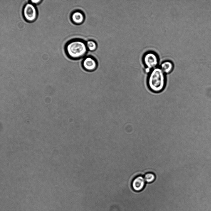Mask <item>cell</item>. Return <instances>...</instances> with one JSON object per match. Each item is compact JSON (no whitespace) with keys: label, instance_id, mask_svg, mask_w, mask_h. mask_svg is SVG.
Here are the masks:
<instances>
[{"label":"cell","instance_id":"cell-1","mask_svg":"<svg viewBox=\"0 0 211 211\" xmlns=\"http://www.w3.org/2000/svg\"><path fill=\"white\" fill-rule=\"evenodd\" d=\"M165 74L160 67L150 70L147 79V84L150 91L159 93L164 90L166 84Z\"/></svg>","mask_w":211,"mask_h":211},{"label":"cell","instance_id":"cell-2","mask_svg":"<svg viewBox=\"0 0 211 211\" xmlns=\"http://www.w3.org/2000/svg\"><path fill=\"white\" fill-rule=\"evenodd\" d=\"M87 49L86 44L81 40H71L65 46V51L67 56L73 59L83 57L86 54Z\"/></svg>","mask_w":211,"mask_h":211},{"label":"cell","instance_id":"cell-3","mask_svg":"<svg viewBox=\"0 0 211 211\" xmlns=\"http://www.w3.org/2000/svg\"><path fill=\"white\" fill-rule=\"evenodd\" d=\"M23 15L25 20L28 22H32L36 19L38 12L35 5L28 2L24 6Z\"/></svg>","mask_w":211,"mask_h":211},{"label":"cell","instance_id":"cell-4","mask_svg":"<svg viewBox=\"0 0 211 211\" xmlns=\"http://www.w3.org/2000/svg\"><path fill=\"white\" fill-rule=\"evenodd\" d=\"M143 62L146 68L149 70L157 67L158 63V58L157 54L153 52L146 53L143 58Z\"/></svg>","mask_w":211,"mask_h":211},{"label":"cell","instance_id":"cell-5","mask_svg":"<svg viewBox=\"0 0 211 211\" xmlns=\"http://www.w3.org/2000/svg\"><path fill=\"white\" fill-rule=\"evenodd\" d=\"M82 66L86 71L92 72L95 70L97 67V63L96 60L91 57H85L82 62Z\"/></svg>","mask_w":211,"mask_h":211},{"label":"cell","instance_id":"cell-6","mask_svg":"<svg viewBox=\"0 0 211 211\" xmlns=\"http://www.w3.org/2000/svg\"><path fill=\"white\" fill-rule=\"evenodd\" d=\"M145 181L144 178L141 176H137L132 181V187L133 190L136 192H140L144 188Z\"/></svg>","mask_w":211,"mask_h":211},{"label":"cell","instance_id":"cell-7","mask_svg":"<svg viewBox=\"0 0 211 211\" xmlns=\"http://www.w3.org/2000/svg\"><path fill=\"white\" fill-rule=\"evenodd\" d=\"M71 20L75 24H79L83 22L84 16L83 13L79 11L73 12L71 16Z\"/></svg>","mask_w":211,"mask_h":211},{"label":"cell","instance_id":"cell-8","mask_svg":"<svg viewBox=\"0 0 211 211\" xmlns=\"http://www.w3.org/2000/svg\"><path fill=\"white\" fill-rule=\"evenodd\" d=\"M160 68L165 74L171 73L174 68V65L170 61H166L162 62Z\"/></svg>","mask_w":211,"mask_h":211},{"label":"cell","instance_id":"cell-9","mask_svg":"<svg viewBox=\"0 0 211 211\" xmlns=\"http://www.w3.org/2000/svg\"><path fill=\"white\" fill-rule=\"evenodd\" d=\"M86 44L87 49L90 51H94L97 48V44L93 40H88Z\"/></svg>","mask_w":211,"mask_h":211},{"label":"cell","instance_id":"cell-10","mask_svg":"<svg viewBox=\"0 0 211 211\" xmlns=\"http://www.w3.org/2000/svg\"><path fill=\"white\" fill-rule=\"evenodd\" d=\"M144 178L146 182L150 183L154 180L155 179V176L153 173H148L145 175Z\"/></svg>","mask_w":211,"mask_h":211},{"label":"cell","instance_id":"cell-11","mask_svg":"<svg viewBox=\"0 0 211 211\" xmlns=\"http://www.w3.org/2000/svg\"><path fill=\"white\" fill-rule=\"evenodd\" d=\"M42 1L41 0H31L29 1V2L32 3V4L35 5L39 4Z\"/></svg>","mask_w":211,"mask_h":211}]
</instances>
